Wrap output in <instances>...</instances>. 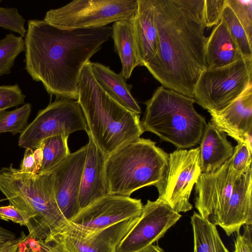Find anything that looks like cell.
Segmentation results:
<instances>
[{
  "mask_svg": "<svg viewBox=\"0 0 252 252\" xmlns=\"http://www.w3.org/2000/svg\"><path fill=\"white\" fill-rule=\"evenodd\" d=\"M158 46L144 65L163 87L193 98L206 68L204 0H153Z\"/></svg>",
  "mask_w": 252,
  "mask_h": 252,
  "instance_id": "1",
  "label": "cell"
},
{
  "mask_svg": "<svg viewBox=\"0 0 252 252\" xmlns=\"http://www.w3.org/2000/svg\"><path fill=\"white\" fill-rule=\"evenodd\" d=\"M112 33L111 27L66 29L30 20L24 39L25 69L50 95L77 100L83 67Z\"/></svg>",
  "mask_w": 252,
  "mask_h": 252,
  "instance_id": "2",
  "label": "cell"
},
{
  "mask_svg": "<svg viewBox=\"0 0 252 252\" xmlns=\"http://www.w3.org/2000/svg\"><path fill=\"white\" fill-rule=\"evenodd\" d=\"M77 101L87 123L86 132L106 157L144 132L139 115L121 105L98 84L91 61L82 70Z\"/></svg>",
  "mask_w": 252,
  "mask_h": 252,
  "instance_id": "3",
  "label": "cell"
},
{
  "mask_svg": "<svg viewBox=\"0 0 252 252\" xmlns=\"http://www.w3.org/2000/svg\"><path fill=\"white\" fill-rule=\"evenodd\" d=\"M0 191L28 221L27 239L44 240L68 220L56 200L52 173H23L12 164L0 169Z\"/></svg>",
  "mask_w": 252,
  "mask_h": 252,
  "instance_id": "4",
  "label": "cell"
},
{
  "mask_svg": "<svg viewBox=\"0 0 252 252\" xmlns=\"http://www.w3.org/2000/svg\"><path fill=\"white\" fill-rule=\"evenodd\" d=\"M169 155L149 139L139 138L106 157L107 193L130 196L143 187H155L164 179Z\"/></svg>",
  "mask_w": 252,
  "mask_h": 252,
  "instance_id": "5",
  "label": "cell"
},
{
  "mask_svg": "<svg viewBox=\"0 0 252 252\" xmlns=\"http://www.w3.org/2000/svg\"><path fill=\"white\" fill-rule=\"evenodd\" d=\"M193 98L174 91L158 88L145 104L141 125L144 132H152L178 149L199 144L207 123L195 110Z\"/></svg>",
  "mask_w": 252,
  "mask_h": 252,
  "instance_id": "6",
  "label": "cell"
},
{
  "mask_svg": "<svg viewBox=\"0 0 252 252\" xmlns=\"http://www.w3.org/2000/svg\"><path fill=\"white\" fill-rule=\"evenodd\" d=\"M252 86V58L240 59L228 65L206 68L193 93L195 102L209 113L221 111Z\"/></svg>",
  "mask_w": 252,
  "mask_h": 252,
  "instance_id": "7",
  "label": "cell"
},
{
  "mask_svg": "<svg viewBox=\"0 0 252 252\" xmlns=\"http://www.w3.org/2000/svg\"><path fill=\"white\" fill-rule=\"evenodd\" d=\"M138 0H75L48 11L43 20L66 29L96 28L123 20H132Z\"/></svg>",
  "mask_w": 252,
  "mask_h": 252,
  "instance_id": "8",
  "label": "cell"
},
{
  "mask_svg": "<svg viewBox=\"0 0 252 252\" xmlns=\"http://www.w3.org/2000/svg\"><path fill=\"white\" fill-rule=\"evenodd\" d=\"M78 130H87V125L77 100L61 98L39 111L35 118L20 134L18 145L33 150L42 142L54 136H67Z\"/></svg>",
  "mask_w": 252,
  "mask_h": 252,
  "instance_id": "9",
  "label": "cell"
},
{
  "mask_svg": "<svg viewBox=\"0 0 252 252\" xmlns=\"http://www.w3.org/2000/svg\"><path fill=\"white\" fill-rule=\"evenodd\" d=\"M139 218H132L99 229L79 226L68 220L43 241L56 244L66 252H116L122 239Z\"/></svg>",
  "mask_w": 252,
  "mask_h": 252,
  "instance_id": "10",
  "label": "cell"
},
{
  "mask_svg": "<svg viewBox=\"0 0 252 252\" xmlns=\"http://www.w3.org/2000/svg\"><path fill=\"white\" fill-rule=\"evenodd\" d=\"M199 148L178 149L169 154V164L162 181L156 186L158 199L178 213L192 208L189 197L202 173Z\"/></svg>",
  "mask_w": 252,
  "mask_h": 252,
  "instance_id": "11",
  "label": "cell"
},
{
  "mask_svg": "<svg viewBox=\"0 0 252 252\" xmlns=\"http://www.w3.org/2000/svg\"><path fill=\"white\" fill-rule=\"evenodd\" d=\"M181 217L158 198L148 200L138 220L122 239L116 252H141L162 238Z\"/></svg>",
  "mask_w": 252,
  "mask_h": 252,
  "instance_id": "12",
  "label": "cell"
},
{
  "mask_svg": "<svg viewBox=\"0 0 252 252\" xmlns=\"http://www.w3.org/2000/svg\"><path fill=\"white\" fill-rule=\"evenodd\" d=\"M242 175L232 168L231 158L217 170L201 173L195 184V207L199 214L206 219H212L214 223L229 201Z\"/></svg>",
  "mask_w": 252,
  "mask_h": 252,
  "instance_id": "13",
  "label": "cell"
},
{
  "mask_svg": "<svg viewBox=\"0 0 252 252\" xmlns=\"http://www.w3.org/2000/svg\"><path fill=\"white\" fill-rule=\"evenodd\" d=\"M143 207L141 199L107 193L81 209L69 220L79 226L99 229L139 217Z\"/></svg>",
  "mask_w": 252,
  "mask_h": 252,
  "instance_id": "14",
  "label": "cell"
},
{
  "mask_svg": "<svg viewBox=\"0 0 252 252\" xmlns=\"http://www.w3.org/2000/svg\"><path fill=\"white\" fill-rule=\"evenodd\" d=\"M87 145L68 156L52 171L53 187L58 205L69 220L80 210L79 194Z\"/></svg>",
  "mask_w": 252,
  "mask_h": 252,
  "instance_id": "15",
  "label": "cell"
},
{
  "mask_svg": "<svg viewBox=\"0 0 252 252\" xmlns=\"http://www.w3.org/2000/svg\"><path fill=\"white\" fill-rule=\"evenodd\" d=\"M209 113L217 128L237 143H246L252 135V86L223 109Z\"/></svg>",
  "mask_w": 252,
  "mask_h": 252,
  "instance_id": "16",
  "label": "cell"
},
{
  "mask_svg": "<svg viewBox=\"0 0 252 252\" xmlns=\"http://www.w3.org/2000/svg\"><path fill=\"white\" fill-rule=\"evenodd\" d=\"M252 167L242 175L218 219L213 223L228 236L239 231L242 225L252 224Z\"/></svg>",
  "mask_w": 252,
  "mask_h": 252,
  "instance_id": "17",
  "label": "cell"
},
{
  "mask_svg": "<svg viewBox=\"0 0 252 252\" xmlns=\"http://www.w3.org/2000/svg\"><path fill=\"white\" fill-rule=\"evenodd\" d=\"M89 136L85 162L81 180L80 209L107 193L105 164L106 157Z\"/></svg>",
  "mask_w": 252,
  "mask_h": 252,
  "instance_id": "18",
  "label": "cell"
},
{
  "mask_svg": "<svg viewBox=\"0 0 252 252\" xmlns=\"http://www.w3.org/2000/svg\"><path fill=\"white\" fill-rule=\"evenodd\" d=\"M132 21L138 56L144 66L156 55L158 46L153 0H138Z\"/></svg>",
  "mask_w": 252,
  "mask_h": 252,
  "instance_id": "19",
  "label": "cell"
},
{
  "mask_svg": "<svg viewBox=\"0 0 252 252\" xmlns=\"http://www.w3.org/2000/svg\"><path fill=\"white\" fill-rule=\"evenodd\" d=\"M227 135L210 122L207 124L199 146L202 173L217 170L232 156L234 147Z\"/></svg>",
  "mask_w": 252,
  "mask_h": 252,
  "instance_id": "20",
  "label": "cell"
},
{
  "mask_svg": "<svg viewBox=\"0 0 252 252\" xmlns=\"http://www.w3.org/2000/svg\"><path fill=\"white\" fill-rule=\"evenodd\" d=\"M244 58L222 20L207 38L205 58L206 68H215L231 64Z\"/></svg>",
  "mask_w": 252,
  "mask_h": 252,
  "instance_id": "21",
  "label": "cell"
},
{
  "mask_svg": "<svg viewBox=\"0 0 252 252\" xmlns=\"http://www.w3.org/2000/svg\"><path fill=\"white\" fill-rule=\"evenodd\" d=\"M91 66L95 80L109 96L130 111L141 113L140 107L130 93L131 86L126 83L121 74L98 63L91 62Z\"/></svg>",
  "mask_w": 252,
  "mask_h": 252,
  "instance_id": "22",
  "label": "cell"
},
{
  "mask_svg": "<svg viewBox=\"0 0 252 252\" xmlns=\"http://www.w3.org/2000/svg\"><path fill=\"white\" fill-rule=\"evenodd\" d=\"M112 28L114 49L122 65L121 74L125 79H127L136 66H142L137 52L132 21H118L113 23Z\"/></svg>",
  "mask_w": 252,
  "mask_h": 252,
  "instance_id": "23",
  "label": "cell"
},
{
  "mask_svg": "<svg viewBox=\"0 0 252 252\" xmlns=\"http://www.w3.org/2000/svg\"><path fill=\"white\" fill-rule=\"evenodd\" d=\"M194 237L193 252H229L219 234L216 225L194 212L191 217Z\"/></svg>",
  "mask_w": 252,
  "mask_h": 252,
  "instance_id": "24",
  "label": "cell"
},
{
  "mask_svg": "<svg viewBox=\"0 0 252 252\" xmlns=\"http://www.w3.org/2000/svg\"><path fill=\"white\" fill-rule=\"evenodd\" d=\"M68 137L63 135L51 136L42 142L40 148L42 150L43 158L37 174L51 172L68 156L70 152L67 144Z\"/></svg>",
  "mask_w": 252,
  "mask_h": 252,
  "instance_id": "25",
  "label": "cell"
},
{
  "mask_svg": "<svg viewBox=\"0 0 252 252\" xmlns=\"http://www.w3.org/2000/svg\"><path fill=\"white\" fill-rule=\"evenodd\" d=\"M25 51V41L21 36L10 33L0 39V77L10 73L16 59Z\"/></svg>",
  "mask_w": 252,
  "mask_h": 252,
  "instance_id": "26",
  "label": "cell"
},
{
  "mask_svg": "<svg viewBox=\"0 0 252 252\" xmlns=\"http://www.w3.org/2000/svg\"><path fill=\"white\" fill-rule=\"evenodd\" d=\"M31 111V104L27 103L12 111H0V133L21 134L28 126Z\"/></svg>",
  "mask_w": 252,
  "mask_h": 252,
  "instance_id": "27",
  "label": "cell"
},
{
  "mask_svg": "<svg viewBox=\"0 0 252 252\" xmlns=\"http://www.w3.org/2000/svg\"><path fill=\"white\" fill-rule=\"evenodd\" d=\"M221 20L225 23L242 56L245 58H252V44L243 27L227 4L223 11Z\"/></svg>",
  "mask_w": 252,
  "mask_h": 252,
  "instance_id": "28",
  "label": "cell"
},
{
  "mask_svg": "<svg viewBox=\"0 0 252 252\" xmlns=\"http://www.w3.org/2000/svg\"><path fill=\"white\" fill-rule=\"evenodd\" d=\"M243 27L250 43H252V0H227Z\"/></svg>",
  "mask_w": 252,
  "mask_h": 252,
  "instance_id": "29",
  "label": "cell"
},
{
  "mask_svg": "<svg viewBox=\"0 0 252 252\" xmlns=\"http://www.w3.org/2000/svg\"><path fill=\"white\" fill-rule=\"evenodd\" d=\"M26 20L15 7H0V27L25 36L27 30Z\"/></svg>",
  "mask_w": 252,
  "mask_h": 252,
  "instance_id": "30",
  "label": "cell"
},
{
  "mask_svg": "<svg viewBox=\"0 0 252 252\" xmlns=\"http://www.w3.org/2000/svg\"><path fill=\"white\" fill-rule=\"evenodd\" d=\"M25 97L17 84L0 86V111L25 104Z\"/></svg>",
  "mask_w": 252,
  "mask_h": 252,
  "instance_id": "31",
  "label": "cell"
},
{
  "mask_svg": "<svg viewBox=\"0 0 252 252\" xmlns=\"http://www.w3.org/2000/svg\"><path fill=\"white\" fill-rule=\"evenodd\" d=\"M252 152L245 143H238L231 158V166L235 171L242 175L251 167Z\"/></svg>",
  "mask_w": 252,
  "mask_h": 252,
  "instance_id": "32",
  "label": "cell"
},
{
  "mask_svg": "<svg viewBox=\"0 0 252 252\" xmlns=\"http://www.w3.org/2000/svg\"><path fill=\"white\" fill-rule=\"evenodd\" d=\"M227 0H204V17L206 27L217 25L220 21Z\"/></svg>",
  "mask_w": 252,
  "mask_h": 252,
  "instance_id": "33",
  "label": "cell"
},
{
  "mask_svg": "<svg viewBox=\"0 0 252 252\" xmlns=\"http://www.w3.org/2000/svg\"><path fill=\"white\" fill-rule=\"evenodd\" d=\"M252 224L245 225L243 234H240L239 231L237 232L234 252H252Z\"/></svg>",
  "mask_w": 252,
  "mask_h": 252,
  "instance_id": "34",
  "label": "cell"
},
{
  "mask_svg": "<svg viewBox=\"0 0 252 252\" xmlns=\"http://www.w3.org/2000/svg\"><path fill=\"white\" fill-rule=\"evenodd\" d=\"M0 219L11 221L20 225L27 227L28 221L22 213L13 205L0 206Z\"/></svg>",
  "mask_w": 252,
  "mask_h": 252,
  "instance_id": "35",
  "label": "cell"
},
{
  "mask_svg": "<svg viewBox=\"0 0 252 252\" xmlns=\"http://www.w3.org/2000/svg\"><path fill=\"white\" fill-rule=\"evenodd\" d=\"M25 241L28 245L30 252H66L58 245L46 243L43 240L27 239Z\"/></svg>",
  "mask_w": 252,
  "mask_h": 252,
  "instance_id": "36",
  "label": "cell"
},
{
  "mask_svg": "<svg viewBox=\"0 0 252 252\" xmlns=\"http://www.w3.org/2000/svg\"><path fill=\"white\" fill-rule=\"evenodd\" d=\"M33 150L31 149H26L24 158L20 165L19 171L23 173L36 174L35 164L33 157Z\"/></svg>",
  "mask_w": 252,
  "mask_h": 252,
  "instance_id": "37",
  "label": "cell"
},
{
  "mask_svg": "<svg viewBox=\"0 0 252 252\" xmlns=\"http://www.w3.org/2000/svg\"><path fill=\"white\" fill-rule=\"evenodd\" d=\"M26 237L25 234L22 232L20 237L7 242L0 252H16L20 244L25 241Z\"/></svg>",
  "mask_w": 252,
  "mask_h": 252,
  "instance_id": "38",
  "label": "cell"
},
{
  "mask_svg": "<svg viewBox=\"0 0 252 252\" xmlns=\"http://www.w3.org/2000/svg\"><path fill=\"white\" fill-rule=\"evenodd\" d=\"M16 238L13 232L0 226V244H5Z\"/></svg>",
  "mask_w": 252,
  "mask_h": 252,
  "instance_id": "39",
  "label": "cell"
},
{
  "mask_svg": "<svg viewBox=\"0 0 252 252\" xmlns=\"http://www.w3.org/2000/svg\"><path fill=\"white\" fill-rule=\"evenodd\" d=\"M33 157L35 164L36 173L37 174L40 170L43 158L42 150L41 148H37L34 150L33 151Z\"/></svg>",
  "mask_w": 252,
  "mask_h": 252,
  "instance_id": "40",
  "label": "cell"
},
{
  "mask_svg": "<svg viewBox=\"0 0 252 252\" xmlns=\"http://www.w3.org/2000/svg\"><path fill=\"white\" fill-rule=\"evenodd\" d=\"M141 252H165L163 249L159 247L158 245L152 244L146 249L143 250Z\"/></svg>",
  "mask_w": 252,
  "mask_h": 252,
  "instance_id": "41",
  "label": "cell"
},
{
  "mask_svg": "<svg viewBox=\"0 0 252 252\" xmlns=\"http://www.w3.org/2000/svg\"><path fill=\"white\" fill-rule=\"evenodd\" d=\"M16 252H30L28 245L25 240L20 244Z\"/></svg>",
  "mask_w": 252,
  "mask_h": 252,
  "instance_id": "42",
  "label": "cell"
},
{
  "mask_svg": "<svg viewBox=\"0 0 252 252\" xmlns=\"http://www.w3.org/2000/svg\"><path fill=\"white\" fill-rule=\"evenodd\" d=\"M6 243H5V244H0V252L1 250H2V249L3 248V247L5 246V245Z\"/></svg>",
  "mask_w": 252,
  "mask_h": 252,
  "instance_id": "43",
  "label": "cell"
}]
</instances>
